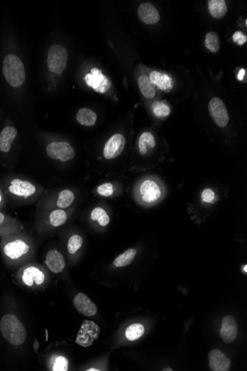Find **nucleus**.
<instances>
[{
    "instance_id": "obj_21",
    "label": "nucleus",
    "mask_w": 247,
    "mask_h": 371,
    "mask_svg": "<svg viewBox=\"0 0 247 371\" xmlns=\"http://www.w3.org/2000/svg\"><path fill=\"white\" fill-rule=\"evenodd\" d=\"M76 120L79 124L87 127H91L96 124L97 115L96 112L88 107L79 109L76 114Z\"/></svg>"
},
{
    "instance_id": "obj_5",
    "label": "nucleus",
    "mask_w": 247,
    "mask_h": 371,
    "mask_svg": "<svg viewBox=\"0 0 247 371\" xmlns=\"http://www.w3.org/2000/svg\"><path fill=\"white\" fill-rule=\"evenodd\" d=\"M17 275L24 285L31 288L41 287L46 283L45 270L36 265H26L21 267Z\"/></svg>"
},
{
    "instance_id": "obj_25",
    "label": "nucleus",
    "mask_w": 247,
    "mask_h": 371,
    "mask_svg": "<svg viewBox=\"0 0 247 371\" xmlns=\"http://www.w3.org/2000/svg\"><path fill=\"white\" fill-rule=\"evenodd\" d=\"M156 146L154 137L150 132H144L139 140V148L141 155H146L150 150Z\"/></svg>"
},
{
    "instance_id": "obj_31",
    "label": "nucleus",
    "mask_w": 247,
    "mask_h": 371,
    "mask_svg": "<svg viewBox=\"0 0 247 371\" xmlns=\"http://www.w3.org/2000/svg\"><path fill=\"white\" fill-rule=\"evenodd\" d=\"M83 245V239L79 234L72 235L68 243V250L71 254H75Z\"/></svg>"
},
{
    "instance_id": "obj_10",
    "label": "nucleus",
    "mask_w": 247,
    "mask_h": 371,
    "mask_svg": "<svg viewBox=\"0 0 247 371\" xmlns=\"http://www.w3.org/2000/svg\"><path fill=\"white\" fill-rule=\"evenodd\" d=\"M208 108L210 116L213 119L217 125L224 127L228 124L229 116L225 103L221 99L218 97L212 99L209 103Z\"/></svg>"
},
{
    "instance_id": "obj_13",
    "label": "nucleus",
    "mask_w": 247,
    "mask_h": 371,
    "mask_svg": "<svg viewBox=\"0 0 247 371\" xmlns=\"http://www.w3.org/2000/svg\"><path fill=\"white\" fill-rule=\"evenodd\" d=\"M73 305L78 312L85 317H93L97 313L96 304L83 293H79L73 299Z\"/></svg>"
},
{
    "instance_id": "obj_26",
    "label": "nucleus",
    "mask_w": 247,
    "mask_h": 371,
    "mask_svg": "<svg viewBox=\"0 0 247 371\" xmlns=\"http://www.w3.org/2000/svg\"><path fill=\"white\" fill-rule=\"evenodd\" d=\"M67 220L68 213L64 209L57 208L52 211L48 215V222L53 227H60L66 223Z\"/></svg>"
},
{
    "instance_id": "obj_28",
    "label": "nucleus",
    "mask_w": 247,
    "mask_h": 371,
    "mask_svg": "<svg viewBox=\"0 0 247 371\" xmlns=\"http://www.w3.org/2000/svg\"><path fill=\"white\" fill-rule=\"evenodd\" d=\"M90 218L94 222H97L102 227H106L110 222V216L107 212L101 207L95 208L90 213Z\"/></svg>"
},
{
    "instance_id": "obj_18",
    "label": "nucleus",
    "mask_w": 247,
    "mask_h": 371,
    "mask_svg": "<svg viewBox=\"0 0 247 371\" xmlns=\"http://www.w3.org/2000/svg\"><path fill=\"white\" fill-rule=\"evenodd\" d=\"M139 19L147 25H154L160 19L159 11L154 5L149 2L141 4L138 8Z\"/></svg>"
},
{
    "instance_id": "obj_38",
    "label": "nucleus",
    "mask_w": 247,
    "mask_h": 371,
    "mask_svg": "<svg viewBox=\"0 0 247 371\" xmlns=\"http://www.w3.org/2000/svg\"><path fill=\"white\" fill-rule=\"evenodd\" d=\"M245 75L246 71L244 70V69H241V70L240 71L239 73H238V78L240 81H242L243 79H244V76H245Z\"/></svg>"
},
{
    "instance_id": "obj_32",
    "label": "nucleus",
    "mask_w": 247,
    "mask_h": 371,
    "mask_svg": "<svg viewBox=\"0 0 247 371\" xmlns=\"http://www.w3.org/2000/svg\"><path fill=\"white\" fill-rule=\"evenodd\" d=\"M153 114L157 117H166L170 115V108L168 105L163 102H156L152 106Z\"/></svg>"
},
{
    "instance_id": "obj_9",
    "label": "nucleus",
    "mask_w": 247,
    "mask_h": 371,
    "mask_svg": "<svg viewBox=\"0 0 247 371\" xmlns=\"http://www.w3.org/2000/svg\"><path fill=\"white\" fill-rule=\"evenodd\" d=\"M100 332V328L97 324L89 320H84L78 333L76 343L84 348L91 346L99 338Z\"/></svg>"
},
{
    "instance_id": "obj_15",
    "label": "nucleus",
    "mask_w": 247,
    "mask_h": 371,
    "mask_svg": "<svg viewBox=\"0 0 247 371\" xmlns=\"http://www.w3.org/2000/svg\"><path fill=\"white\" fill-rule=\"evenodd\" d=\"M209 363L212 371H228L231 368L229 358L218 349L210 351L209 353Z\"/></svg>"
},
{
    "instance_id": "obj_36",
    "label": "nucleus",
    "mask_w": 247,
    "mask_h": 371,
    "mask_svg": "<svg viewBox=\"0 0 247 371\" xmlns=\"http://www.w3.org/2000/svg\"><path fill=\"white\" fill-rule=\"evenodd\" d=\"M232 39H233L234 42L240 45H244L247 41V36L244 35L241 31H236L232 36Z\"/></svg>"
},
{
    "instance_id": "obj_11",
    "label": "nucleus",
    "mask_w": 247,
    "mask_h": 371,
    "mask_svg": "<svg viewBox=\"0 0 247 371\" xmlns=\"http://www.w3.org/2000/svg\"><path fill=\"white\" fill-rule=\"evenodd\" d=\"M85 83L98 93H106L111 87V83L100 70L93 69L90 73L85 76Z\"/></svg>"
},
{
    "instance_id": "obj_3",
    "label": "nucleus",
    "mask_w": 247,
    "mask_h": 371,
    "mask_svg": "<svg viewBox=\"0 0 247 371\" xmlns=\"http://www.w3.org/2000/svg\"><path fill=\"white\" fill-rule=\"evenodd\" d=\"M7 194L11 197L21 202H29L36 199L42 193V188L25 179H11L7 184Z\"/></svg>"
},
{
    "instance_id": "obj_17",
    "label": "nucleus",
    "mask_w": 247,
    "mask_h": 371,
    "mask_svg": "<svg viewBox=\"0 0 247 371\" xmlns=\"http://www.w3.org/2000/svg\"><path fill=\"white\" fill-rule=\"evenodd\" d=\"M45 265L53 273H60L66 266L65 257L57 250H51L46 254Z\"/></svg>"
},
{
    "instance_id": "obj_27",
    "label": "nucleus",
    "mask_w": 247,
    "mask_h": 371,
    "mask_svg": "<svg viewBox=\"0 0 247 371\" xmlns=\"http://www.w3.org/2000/svg\"><path fill=\"white\" fill-rule=\"evenodd\" d=\"M136 253H137V251H136V249H128L122 254L119 255L118 257H116V260L113 262V265L117 267H126V266L129 265L133 263L135 257H136Z\"/></svg>"
},
{
    "instance_id": "obj_7",
    "label": "nucleus",
    "mask_w": 247,
    "mask_h": 371,
    "mask_svg": "<svg viewBox=\"0 0 247 371\" xmlns=\"http://www.w3.org/2000/svg\"><path fill=\"white\" fill-rule=\"evenodd\" d=\"M136 194L137 197L144 203L153 204L161 199L162 190L154 179H146L138 185Z\"/></svg>"
},
{
    "instance_id": "obj_41",
    "label": "nucleus",
    "mask_w": 247,
    "mask_h": 371,
    "mask_svg": "<svg viewBox=\"0 0 247 371\" xmlns=\"http://www.w3.org/2000/svg\"><path fill=\"white\" fill-rule=\"evenodd\" d=\"M163 371H173V370L170 369V368H167V369L163 370Z\"/></svg>"
},
{
    "instance_id": "obj_39",
    "label": "nucleus",
    "mask_w": 247,
    "mask_h": 371,
    "mask_svg": "<svg viewBox=\"0 0 247 371\" xmlns=\"http://www.w3.org/2000/svg\"><path fill=\"white\" fill-rule=\"evenodd\" d=\"M244 273H245V274H247V265H245L244 266Z\"/></svg>"
},
{
    "instance_id": "obj_4",
    "label": "nucleus",
    "mask_w": 247,
    "mask_h": 371,
    "mask_svg": "<svg viewBox=\"0 0 247 371\" xmlns=\"http://www.w3.org/2000/svg\"><path fill=\"white\" fill-rule=\"evenodd\" d=\"M2 73L7 83L14 88L20 87L25 80L23 62L14 54L7 55L3 61Z\"/></svg>"
},
{
    "instance_id": "obj_16",
    "label": "nucleus",
    "mask_w": 247,
    "mask_h": 371,
    "mask_svg": "<svg viewBox=\"0 0 247 371\" xmlns=\"http://www.w3.org/2000/svg\"><path fill=\"white\" fill-rule=\"evenodd\" d=\"M23 225L15 218L0 212V236L22 231Z\"/></svg>"
},
{
    "instance_id": "obj_6",
    "label": "nucleus",
    "mask_w": 247,
    "mask_h": 371,
    "mask_svg": "<svg viewBox=\"0 0 247 371\" xmlns=\"http://www.w3.org/2000/svg\"><path fill=\"white\" fill-rule=\"evenodd\" d=\"M68 51L65 47L59 44L53 45L48 51L47 58V64L50 71L57 74L65 71L68 63Z\"/></svg>"
},
{
    "instance_id": "obj_29",
    "label": "nucleus",
    "mask_w": 247,
    "mask_h": 371,
    "mask_svg": "<svg viewBox=\"0 0 247 371\" xmlns=\"http://www.w3.org/2000/svg\"><path fill=\"white\" fill-rule=\"evenodd\" d=\"M144 325L140 323H134L130 325L125 331V336L127 340L136 341L144 334Z\"/></svg>"
},
{
    "instance_id": "obj_14",
    "label": "nucleus",
    "mask_w": 247,
    "mask_h": 371,
    "mask_svg": "<svg viewBox=\"0 0 247 371\" xmlns=\"http://www.w3.org/2000/svg\"><path fill=\"white\" fill-rule=\"evenodd\" d=\"M238 334V325L232 316L224 317L220 330V336L225 343L231 344L235 340Z\"/></svg>"
},
{
    "instance_id": "obj_2",
    "label": "nucleus",
    "mask_w": 247,
    "mask_h": 371,
    "mask_svg": "<svg viewBox=\"0 0 247 371\" xmlns=\"http://www.w3.org/2000/svg\"><path fill=\"white\" fill-rule=\"evenodd\" d=\"M0 331L5 340L14 346H20L26 341V328L13 314L4 315L0 319Z\"/></svg>"
},
{
    "instance_id": "obj_34",
    "label": "nucleus",
    "mask_w": 247,
    "mask_h": 371,
    "mask_svg": "<svg viewBox=\"0 0 247 371\" xmlns=\"http://www.w3.org/2000/svg\"><path fill=\"white\" fill-rule=\"evenodd\" d=\"M97 193L102 196L110 197L114 194V185L110 182L102 184L98 187Z\"/></svg>"
},
{
    "instance_id": "obj_40",
    "label": "nucleus",
    "mask_w": 247,
    "mask_h": 371,
    "mask_svg": "<svg viewBox=\"0 0 247 371\" xmlns=\"http://www.w3.org/2000/svg\"><path fill=\"white\" fill-rule=\"evenodd\" d=\"M87 371H99V370L96 369V368H90V369L87 370Z\"/></svg>"
},
{
    "instance_id": "obj_20",
    "label": "nucleus",
    "mask_w": 247,
    "mask_h": 371,
    "mask_svg": "<svg viewBox=\"0 0 247 371\" xmlns=\"http://www.w3.org/2000/svg\"><path fill=\"white\" fill-rule=\"evenodd\" d=\"M150 80L153 86L164 91H168L173 86V79L169 75L161 72L153 71L150 73Z\"/></svg>"
},
{
    "instance_id": "obj_35",
    "label": "nucleus",
    "mask_w": 247,
    "mask_h": 371,
    "mask_svg": "<svg viewBox=\"0 0 247 371\" xmlns=\"http://www.w3.org/2000/svg\"><path fill=\"white\" fill-rule=\"evenodd\" d=\"M215 198V192L210 188L204 190L202 194H201V199H202L203 202H206V203H211V202H213Z\"/></svg>"
},
{
    "instance_id": "obj_23",
    "label": "nucleus",
    "mask_w": 247,
    "mask_h": 371,
    "mask_svg": "<svg viewBox=\"0 0 247 371\" xmlns=\"http://www.w3.org/2000/svg\"><path fill=\"white\" fill-rule=\"evenodd\" d=\"M139 87L143 96L147 99H152L156 96V90L153 83L150 82V78L146 75H142L138 80Z\"/></svg>"
},
{
    "instance_id": "obj_30",
    "label": "nucleus",
    "mask_w": 247,
    "mask_h": 371,
    "mask_svg": "<svg viewBox=\"0 0 247 371\" xmlns=\"http://www.w3.org/2000/svg\"><path fill=\"white\" fill-rule=\"evenodd\" d=\"M206 48L212 53H216L220 49L219 36L215 32H210L206 35Z\"/></svg>"
},
{
    "instance_id": "obj_12",
    "label": "nucleus",
    "mask_w": 247,
    "mask_h": 371,
    "mask_svg": "<svg viewBox=\"0 0 247 371\" xmlns=\"http://www.w3.org/2000/svg\"><path fill=\"white\" fill-rule=\"evenodd\" d=\"M125 137L122 134H116L112 136L104 147V157L107 159H113L119 157L125 147Z\"/></svg>"
},
{
    "instance_id": "obj_19",
    "label": "nucleus",
    "mask_w": 247,
    "mask_h": 371,
    "mask_svg": "<svg viewBox=\"0 0 247 371\" xmlns=\"http://www.w3.org/2000/svg\"><path fill=\"white\" fill-rule=\"evenodd\" d=\"M17 129L12 126H6L0 133V151L8 153L11 150V145L17 137Z\"/></svg>"
},
{
    "instance_id": "obj_37",
    "label": "nucleus",
    "mask_w": 247,
    "mask_h": 371,
    "mask_svg": "<svg viewBox=\"0 0 247 371\" xmlns=\"http://www.w3.org/2000/svg\"><path fill=\"white\" fill-rule=\"evenodd\" d=\"M5 205V199H4L3 194L0 189V209H2Z\"/></svg>"
},
{
    "instance_id": "obj_24",
    "label": "nucleus",
    "mask_w": 247,
    "mask_h": 371,
    "mask_svg": "<svg viewBox=\"0 0 247 371\" xmlns=\"http://www.w3.org/2000/svg\"><path fill=\"white\" fill-rule=\"evenodd\" d=\"M75 200L74 193L71 190H62L58 194L56 200V208L65 209L71 206Z\"/></svg>"
},
{
    "instance_id": "obj_1",
    "label": "nucleus",
    "mask_w": 247,
    "mask_h": 371,
    "mask_svg": "<svg viewBox=\"0 0 247 371\" xmlns=\"http://www.w3.org/2000/svg\"><path fill=\"white\" fill-rule=\"evenodd\" d=\"M0 249L4 260L10 265L23 264L34 253L32 239L22 231L1 236Z\"/></svg>"
},
{
    "instance_id": "obj_22",
    "label": "nucleus",
    "mask_w": 247,
    "mask_h": 371,
    "mask_svg": "<svg viewBox=\"0 0 247 371\" xmlns=\"http://www.w3.org/2000/svg\"><path fill=\"white\" fill-rule=\"evenodd\" d=\"M208 8L210 14L215 19H221L227 12V6L224 0H209Z\"/></svg>"
},
{
    "instance_id": "obj_33",
    "label": "nucleus",
    "mask_w": 247,
    "mask_h": 371,
    "mask_svg": "<svg viewBox=\"0 0 247 371\" xmlns=\"http://www.w3.org/2000/svg\"><path fill=\"white\" fill-rule=\"evenodd\" d=\"M69 362L68 359L63 356H58L53 359L51 371H68Z\"/></svg>"
},
{
    "instance_id": "obj_8",
    "label": "nucleus",
    "mask_w": 247,
    "mask_h": 371,
    "mask_svg": "<svg viewBox=\"0 0 247 371\" xmlns=\"http://www.w3.org/2000/svg\"><path fill=\"white\" fill-rule=\"evenodd\" d=\"M46 154L52 159L66 162L73 159L76 152L71 144L67 141H53L46 148Z\"/></svg>"
}]
</instances>
